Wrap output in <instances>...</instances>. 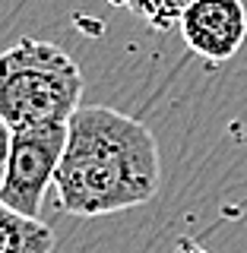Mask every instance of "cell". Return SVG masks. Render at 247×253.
<instances>
[{"mask_svg":"<svg viewBox=\"0 0 247 253\" xmlns=\"http://www.w3.org/2000/svg\"><path fill=\"white\" fill-rule=\"evenodd\" d=\"M10 149H13V126L0 114V187H3L6 177V165H10Z\"/></svg>","mask_w":247,"mask_h":253,"instance_id":"cell-7","label":"cell"},{"mask_svg":"<svg viewBox=\"0 0 247 253\" xmlns=\"http://www.w3.org/2000/svg\"><path fill=\"white\" fill-rule=\"evenodd\" d=\"M158 187L162 158L146 124L108 105L73 111L54 177L60 212L79 218L111 215L152 203Z\"/></svg>","mask_w":247,"mask_h":253,"instance_id":"cell-1","label":"cell"},{"mask_svg":"<svg viewBox=\"0 0 247 253\" xmlns=\"http://www.w3.org/2000/svg\"><path fill=\"white\" fill-rule=\"evenodd\" d=\"M79 98L83 73L60 44L22 38L0 51V114L13 130L67 124Z\"/></svg>","mask_w":247,"mask_h":253,"instance_id":"cell-2","label":"cell"},{"mask_svg":"<svg viewBox=\"0 0 247 253\" xmlns=\"http://www.w3.org/2000/svg\"><path fill=\"white\" fill-rule=\"evenodd\" d=\"M178 32L197 57L225 63L247 42V3L244 0H190L178 22Z\"/></svg>","mask_w":247,"mask_h":253,"instance_id":"cell-4","label":"cell"},{"mask_svg":"<svg viewBox=\"0 0 247 253\" xmlns=\"http://www.w3.org/2000/svg\"><path fill=\"white\" fill-rule=\"evenodd\" d=\"M108 3L130 10L133 16H140L155 32H171L181 22V16L190 6V0H108Z\"/></svg>","mask_w":247,"mask_h":253,"instance_id":"cell-6","label":"cell"},{"mask_svg":"<svg viewBox=\"0 0 247 253\" xmlns=\"http://www.w3.org/2000/svg\"><path fill=\"white\" fill-rule=\"evenodd\" d=\"M178 253H206V250L197 247V244H190V241H181L178 244Z\"/></svg>","mask_w":247,"mask_h":253,"instance_id":"cell-8","label":"cell"},{"mask_svg":"<svg viewBox=\"0 0 247 253\" xmlns=\"http://www.w3.org/2000/svg\"><path fill=\"white\" fill-rule=\"evenodd\" d=\"M63 146H67V124L13 130V149L3 187H0V203H6L22 215L42 218L45 193L48 187H54Z\"/></svg>","mask_w":247,"mask_h":253,"instance_id":"cell-3","label":"cell"},{"mask_svg":"<svg viewBox=\"0 0 247 253\" xmlns=\"http://www.w3.org/2000/svg\"><path fill=\"white\" fill-rule=\"evenodd\" d=\"M54 231L42 218L22 215L0 203V253H51Z\"/></svg>","mask_w":247,"mask_h":253,"instance_id":"cell-5","label":"cell"}]
</instances>
